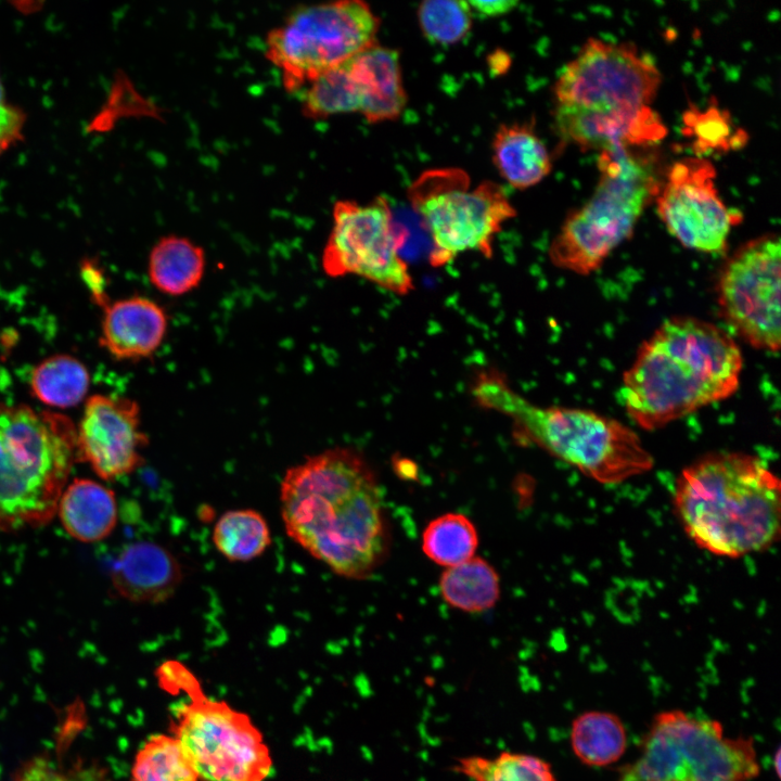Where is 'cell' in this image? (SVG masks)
<instances>
[{"instance_id": "cell-1", "label": "cell", "mask_w": 781, "mask_h": 781, "mask_svg": "<svg viewBox=\"0 0 781 781\" xmlns=\"http://www.w3.org/2000/svg\"><path fill=\"white\" fill-rule=\"evenodd\" d=\"M280 509L287 536L338 575L366 577L384 554L380 488L354 449L331 448L289 468Z\"/></svg>"}, {"instance_id": "cell-2", "label": "cell", "mask_w": 781, "mask_h": 781, "mask_svg": "<svg viewBox=\"0 0 781 781\" xmlns=\"http://www.w3.org/2000/svg\"><path fill=\"white\" fill-rule=\"evenodd\" d=\"M742 353L722 329L694 317L664 321L624 372L628 415L653 431L731 397L739 388Z\"/></svg>"}, {"instance_id": "cell-3", "label": "cell", "mask_w": 781, "mask_h": 781, "mask_svg": "<svg viewBox=\"0 0 781 781\" xmlns=\"http://www.w3.org/2000/svg\"><path fill=\"white\" fill-rule=\"evenodd\" d=\"M674 505L688 537L718 556L771 547L780 534L779 478L744 452L708 453L679 475Z\"/></svg>"}, {"instance_id": "cell-4", "label": "cell", "mask_w": 781, "mask_h": 781, "mask_svg": "<svg viewBox=\"0 0 781 781\" xmlns=\"http://www.w3.org/2000/svg\"><path fill=\"white\" fill-rule=\"evenodd\" d=\"M470 393L478 407L510 419L520 438L599 483L617 484L653 466L652 456L630 427L592 410L536 405L497 369L478 371Z\"/></svg>"}, {"instance_id": "cell-5", "label": "cell", "mask_w": 781, "mask_h": 781, "mask_svg": "<svg viewBox=\"0 0 781 781\" xmlns=\"http://www.w3.org/2000/svg\"><path fill=\"white\" fill-rule=\"evenodd\" d=\"M76 460V426L69 418L0 402V532L48 524Z\"/></svg>"}, {"instance_id": "cell-6", "label": "cell", "mask_w": 781, "mask_h": 781, "mask_svg": "<svg viewBox=\"0 0 781 781\" xmlns=\"http://www.w3.org/2000/svg\"><path fill=\"white\" fill-rule=\"evenodd\" d=\"M652 148L600 152V175L590 199L565 218L549 246L556 268L591 274L632 235L663 181Z\"/></svg>"}, {"instance_id": "cell-7", "label": "cell", "mask_w": 781, "mask_h": 781, "mask_svg": "<svg viewBox=\"0 0 781 781\" xmlns=\"http://www.w3.org/2000/svg\"><path fill=\"white\" fill-rule=\"evenodd\" d=\"M158 684L187 699L172 708L170 732L203 781H266L273 763L251 717L203 692L197 678L176 660L156 669Z\"/></svg>"}, {"instance_id": "cell-8", "label": "cell", "mask_w": 781, "mask_h": 781, "mask_svg": "<svg viewBox=\"0 0 781 781\" xmlns=\"http://www.w3.org/2000/svg\"><path fill=\"white\" fill-rule=\"evenodd\" d=\"M759 772L752 738L728 737L715 719L668 709L654 716L617 781H751Z\"/></svg>"}, {"instance_id": "cell-9", "label": "cell", "mask_w": 781, "mask_h": 781, "mask_svg": "<svg viewBox=\"0 0 781 781\" xmlns=\"http://www.w3.org/2000/svg\"><path fill=\"white\" fill-rule=\"evenodd\" d=\"M408 197L430 235L428 261L436 268L465 252L490 258L495 238L516 216L500 184L483 181L472 188L468 172L456 167L421 174Z\"/></svg>"}, {"instance_id": "cell-10", "label": "cell", "mask_w": 781, "mask_h": 781, "mask_svg": "<svg viewBox=\"0 0 781 781\" xmlns=\"http://www.w3.org/2000/svg\"><path fill=\"white\" fill-rule=\"evenodd\" d=\"M380 18L360 0L305 5L291 12L266 38V55L283 86L300 92L323 73L376 42Z\"/></svg>"}, {"instance_id": "cell-11", "label": "cell", "mask_w": 781, "mask_h": 781, "mask_svg": "<svg viewBox=\"0 0 781 781\" xmlns=\"http://www.w3.org/2000/svg\"><path fill=\"white\" fill-rule=\"evenodd\" d=\"M662 82L654 61L635 44L588 38L553 86L555 106L637 111L655 99Z\"/></svg>"}, {"instance_id": "cell-12", "label": "cell", "mask_w": 781, "mask_h": 781, "mask_svg": "<svg viewBox=\"0 0 781 781\" xmlns=\"http://www.w3.org/2000/svg\"><path fill=\"white\" fill-rule=\"evenodd\" d=\"M402 239L384 196L368 204L337 201L321 256L322 270L330 278L357 276L394 294L408 295L414 282L400 255Z\"/></svg>"}, {"instance_id": "cell-13", "label": "cell", "mask_w": 781, "mask_h": 781, "mask_svg": "<svg viewBox=\"0 0 781 781\" xmlns=\"http://www.w3.org/2000/svg\"><path fill=\"white\" fill-rule=\"evenodd\" d=\"M781 243L764 234L742 244L724 263L716 284L724 320L752 347L778 351Z\"/></svg>"}, {"instance_id": "cell-14", "label": "cell", "mask_w": 781, "mask_h": 781, "mask_svg": "<svg viewBox=\"0 0 781 781\" xmlns=\"http://www.w3.org/2000/svg\"><path fill=\"white\" fill-rule=\"evenodd\" d=\"M715 178L707 158H681L669 167L654 200L668 232L684 247L706 254L726 252L731 229L742 219L720 199Z\"/></svg>"}, {"instance_id": "cell-15", "label": "cell", "mask_w": 781, "mask_h": 781, "mask_svg": "<svg viewBox=\"0 0 781 781\" xmlns=\"http://www.w3.org/2000/svg\"><path fill=\"white\" fill-rule=\"evenodd\" d=\"M149 444L141 408L128 397L95 394L87 398L76 426L77 457L104 481L135 472Z\"/></svg>"}, {"instance_id": "cell-16", "label": "cell", "mask_w": 781, "mask_h": 781, "mask_svg": "<svg viewBox=\"0 0 781 781\" xmlns=\"http://www.w3.org/2000/svg\"><path fill=\"white\" fill-rule=\"evenodd\" d=\"M554 121L560 137L581 151L654 146L667 135L651 106L618 112L555 106Z\"/></svg>"}, {"instance_id": "cell-17", "label": "cell", "mask_w": 781, "mask_h": 781, "mask_svg": "<svg viewBox=\"0 0 781 781\" xmlns=\"http://www.w3.org/2000/svg\"><path fill=\"white\" fill-rule=\"evenodd\" d=\"M99 344L115 360L138 361L151 357L168 331V315L155 300L133 295L108 300L101 307Z\"/></svg>"}, {"instance_id": "cell-18", "label": "cell", "mask_w": 781, "mask_h": 781, "mask_svg": "<svg viewBox=\"0 0 781 781\" xmlns=\"http://www.w3.org/2000/svg\"><path fill=\"white\" fill-rule=\"evenodd\" d=\"M110 577L123 599L157 604L175 594L183 572L167 548L152 541H136L127 545L114 560Z\"/></svg>"}, {"instance_id": "cell-19", "label": "cell", "mask_w": 781, "mask_h": 781, "mask_svg": "<svg viewBox=\"0 0 781 781\" xmlns=\"http://www.w3.org/2000/svg\"><path fill=\"white\" fill-rule=\"evenodd\" d=\"M361 95L360 114L370 124L397 119L407 105L400 55L377 41L345 62Z\"/></svg>"}, {"instance_id": "cell-20", "label": "cell", "mask_w": 781, "mask_h": 781, "mask_svg": "<svg viewBox=\"0 0 781 781\" xmlns=\"http://www.w3.org/2000/svg\"><path fill=\"white\" fill-rule=\"evenodd\" d=\"M65 532L80 542L108 537L118 522L114 491L89 478H75L64 488L56 514Z\"/></svg>"}, {"instance_id": "cell-21", "label": "cell", "mask_w": 781, "mask_h": 781, "mask_svg": "<svg viewBox=\"0 0 781 781\" xmlns=\"http://www.w3.org/2000/svg\"><path fill=\"white\" fill-rule=\"evenodd\" d=\"M491 151L500 176L518 190L538 184L552 169L546 144L527 123L501 124L492 138Z\"/></svg>"}, {"instance_id": "cell-22", "label": "cell", "mask_w": 781, "mask_h": 781, "mask_svg": "<svg viewBox=\"0 0 781 781\" xmlns=\"http://www.w3.org/2000/svg\"><path fill=\"white\" fill-rule=\"evenodd\" d=\"M205 268L204 249L190 239L175 234L162 236L148 258L150 282L157 291L172 297L195 290Z\"/></svg>"}, {"instance_id": "cell-23", "label": "cell", "mask_w": 781, "mask_h": 781, "mask_svg": "<svg viewBox=\"0 0 781 781\" xmlns=\"http://www.w3.org/2000/svg\"><path fill=\"white\" fill-rule=\"evenodd\" d=\"M569 740L575 756L591 767H606L617 763L628 742L622 719L604 710L579 714L572 722Z\"/></svg>"}, {"instance_id": "cell-24", "label": "cell", "mask_w": 781, "mask_h": 781, "mask_svg": "<svg viewBox=\"0 0 781 781\" xmlns=\"http://www.w3.org/2000/svg\"><path fill=\"white\" fill-rule=\"evenodd\" d=\"M90 373L84 362L67 355H52L41 360L31 371V395L47 407L73 408L87 396Z\"/></svg>"}, {"instance_id": "cell-25", "label": "cell", "mask_w": 781, "mask_h": 781, "mask_svg": "<svg viewBox=\"0 0 781 781\" xmlns=\"http://www.w3.org/2000/svg\"><path fill=\"white\" fill-rule=\"evenodd\" d=\"M443 599L458 610L478 613L491 609L500 597V579L484 559L473 556L447 567L439 578Z\"/></svg>"}, {"instance_id": "cell-26", "label": "cell", "mask_w": 781, "mask_h": 781, "mask_svg": "<svg viewBox=\"0 0 781 781\" xmlns=\"http://www.w3.org/2000/svg\"><path fill=\"white\" fill-rule=\"evenodd\" d=\"M213 542L231 562H247L260 556L271 545L266 518L254 509L225 512L213 529Z\"/></svg>"}, {"instance_id": "cell-27", "label": "cell", "mask_w": 781, "mask_h": 781, "mask_svg": "<svg viewBox=\"0 0 781 781\" xmlns=\"http://www.w3.org/2000/svg\"><path fill=\"white\" fill-rule=\"evenodd\" d=\"M452 769L472 781H556L550 764L545 759L508 751L494 757H460Z\"/></svg>"}, {"instance_id": "cell-28", "label": "cell", "mask_w": 781, "mask_h": 781, "mask_svg": "<svg viewBox=\"0 0 781 781\" xmlns=\"http://www.w3.org/2000/svg\"><path fill=\"white\" fill-rule=\"evenodd\" d=\"M477 546L476 528L461 513L439 515L426 525L422 535V549L425 555L446 567L473 558Z\"/></svg>"}, {"instance_id": "cell-29", "label": "cell", "mask_w": 781, "mask_h": 781, "mask_svg": "<svg viewBox=\"0 0 781 781\" xmlns=\"http://www.w3.org/2000/svg\"><path fill=\"white\" fill-rule=\"evenodd\" d=\"M180 743L171 734L151 735L138 751L130 781H200Z\"/></svg>"}, {"instance_id": "cell-30", "label": "cell", "mask_w": 781, "mask_h": 781, "mask_svg": "<svg viewBox=\"0 0 781 781\" xmlns=\"http://www.w3.org/2000/svg\"><path fill=\"white\" fill-rule=\"evenodd\" d=\"M417 15L425 38L440 46L461 41L473 24V12L469 1H423L418 8Z\"/></svg>"}, {"instance_id": "cell-31", "label": "cell", "mask_w": 781, "mask_h": 781, "mask_svg": "<svg viewBox=\"0 0 781 781\" xmlns=\"http://www.w3.org/2000/svg\"><path fill=\"white\" fill-rule=\"evenodd\" d=\"M683 123L686 135L694 138L696 154L739 148L746 139L742 130L733 128L729 114L716 106L705 111L693 107L684 114Z\"/></svg>"}, {"instance_id": "cell-32", "label": "cell", "mask_w": 781, "mask_h": 781, "mask_svg": "<svg viewBox=\"0 0 781 781\" xmlns=\"http://www.w3.org/2000/svg\"><path fill=\"white\" fill-rule=\"evenodd\" d=\"M16 781H111L97 765H78L69 770L56 768L52 761L37 757L25 765Z\"/></svg>"}, {"instance_id": "cell-33", "label": "cell", "mask_w": 781, "mask_h": 781, "mask_svg": "<svg viewBox=\"0 0 781 781\" xmlns=\"http://www.w3.org/2000/svg\"><path fill=\"white\" fill-rule=\"evenodd\" d=\"M26 113L7 101L0 103V153L23 140Z\"/></svg>"}, {"instance_id": "cell-34", "label": "cell", "mask_w": 781, "mask_h": 781, "mask_svg": "<svg viewBox=\"0 0 781 781\" xmlns=\"http://www.w3.org/2000/svg\"><path fill=\"white\" fill-rule=\"evenodd\" d=\"M80 272L93 302L103 307L110 300L105 287L104 271L94 259L87 258L80 265Z\"/></svg>"}, {"instance_id": "cell-35", "label": "cell", "mask_w": 781, "mask_h": 781, "mask_svg": "<svg viewBox=\"0 0 781 781\" xmlns=\"http://www.w3.org/2000/svg\"><path fill=\"white\" fill-rule=\"evenodd\" d=\"M471 10L474 14L484 17H497L511 12L517 2L512 0L496 1H469Z\"/></svg>"}, {"instance_id": "cell-36", "label": "cell", "mask_w": 781, "mask_h": 781, "mask_svg": "<svg viewBox=\"0 0 781 781\" xmlns=\"http://www.w3.org/2000/svg\"><path fill=\"white\" fill-rule=\"evenodd\" d=\"M779 765H780V751L778 750L777 753H776V755H774V767H776V773H777V774L780 773Z\"/></svg>"}, {"instance_id": "cell-37", "label": "cell", "mask_w": 781, "mask_h": 781, "mask_svg": "<svg viewBox=\"0 0 781 781\" xmlns=\"http://www.w3.org/2000/svg\"><path fill=\"white\" fill-rule=\"evenodd\" d=\"M4 101H5V91H4V86H3L1 75H0V103H2Z\"/></svg>"}, {"instance_id": "cell-38", "label": "cell", "mask_w": 781, "mask_h": 781, "mask_svg": "<svg viewBox=\"0 0 781 781\" xmlns=\"http://www.w3.org/2000/svg\"><path fill=\"white\" fill-rule=\"evenodd\" d=\"M0 155H1V153H0Z\"/></svg>"}]
</instances>
